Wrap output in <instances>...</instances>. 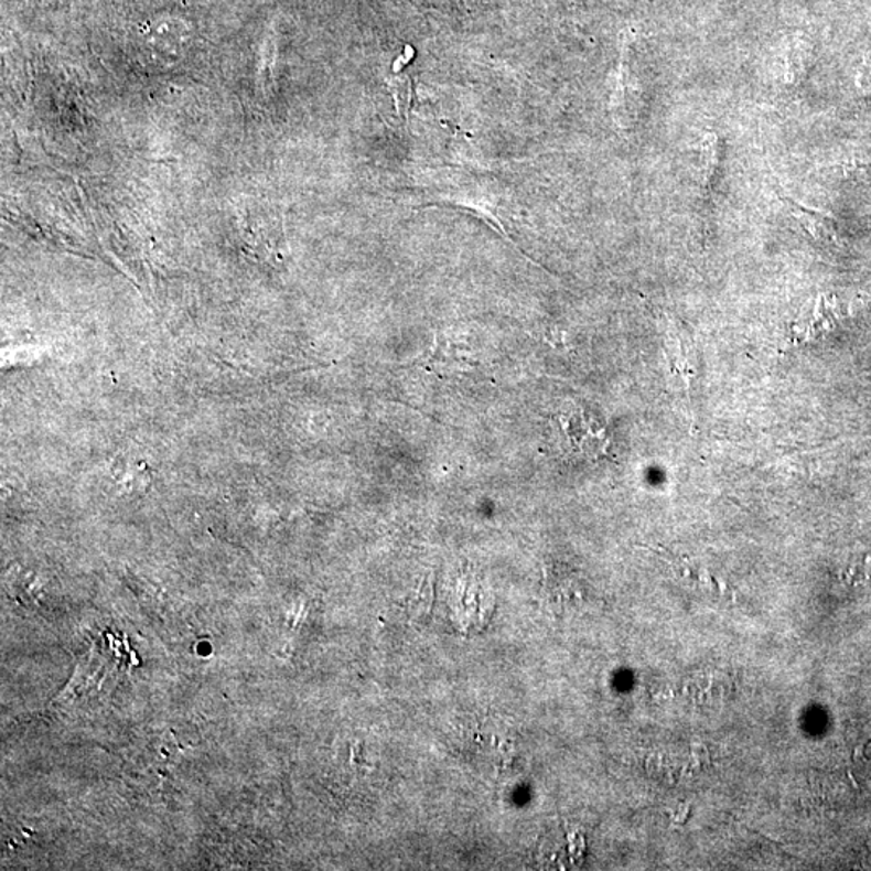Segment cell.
I'll list each match as a JSON object with an SVG mask.
<instances>
[{
	"label": "cell",
	"instance_id": "obj_1",
	"mask_svg": "<svg viewBox=\"0 0 871 871\" xmlns=\"http://www.w3.org/2000/svg\"><path fill=\"white\" fill-rule=\"evenodd\" d=\"M562 431L568 448L587 458H599L607 448V434L601 421L583 409H573L562 417Z\"/></svg>",
	"mask_w": 871,
	"mask_h": 871
},
{
	"label": "cell",
	"instance_id": "obj_2",
	"mask_svg": "<svg viewBox=\"0 0 871 871\" xmlns=\"http://www.w3.org/2000/svg\"><path fill=\"white\" fill-rule=\"evenodd\" d=\"M782 201H784V204L789 205L794 218L799 219L800 225L807 229L811 238L817 240H831L835 238L827 218L820 217V215L815 214V212L808 211V208L803 207V205L796 204L793 198L782 197Z\"/></svg>",
	"mask_w": 871,
	"mask_h": 871
},
{
	"label": "cell",
	"instance_id": "obj_3",
	"mask_svg": "<svg viewBox=\"0 0 871 871\" xmlns=\"http://www.w3.org/2000/svg\"><path fill=\"white\" fill-rule=\"evenodd\" d=\"M9 588L19 602H22L26 607L37 605L40 602V591H37L33 574L24 573L22 570L12 571L9 574Z\"/></svg>",
	"mask_w": 871,
	"mask_h": 871
},
{
	"label": "cell",
	"instance_id": "obj_4",
	"mask_svg": "<svg viewBox=\"0 0 871 871\" xmlns=\"http://www.w3.org/2000/svg\"><path fill=\"white\" fill-rule=\"evenodd\" d=\"M388 86L391 89L397 115L407 120L412 103V79L407 75H394L388 79Z\"/></svg>",
	"mask_w": 871,
	"mask_h": 871
},
{
	"label": "cell",
	"instance_id": "obj_5",
	"mask_svg": "<svg viewBox=\"0 0 871 871\" xmlns=\"http://www.w3.org/2000/svg\"><path fill=\"white\" fill-rule=\"evenodd\" d=\"M412 55H413V49L407 47L406 55H402V57H400L399 61H396V64H394V72H397V69L402 68L404 65L409 64L410 57H412Z\"/></svg>",
	"mask_w": 871,
	"mask_h": 871
}]
</instances>
